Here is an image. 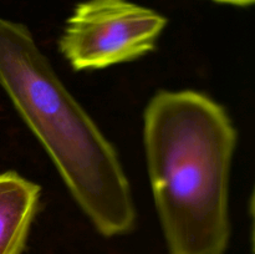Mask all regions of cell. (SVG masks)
Masks as SVG:
<instances>
[{
	"instance_id": "3957f363",
	"label": "cell",
	"mask_w": 255,
	"mask_h": 254,
	"mask_svg": "<svg viewBox=\"0 0 255 254\" xmlns=\"http://www.w3.org/2000/svg\"><path fill=\"white\" fill-rule=\"evenodd\" d=\"M167 19L128 0H86L75 6L59 40L77 71L133 61L156 49Z\"/></svg>"
},
{
	"instance_id": "277c9868",
	"label": "cell",
	"mask_w": 255,
	"mask_h": 254,
	"mask_svg": "<svg viewBox=\"0 0 255 254\" xmlns=\"http://www.w3.org/2000/svg\"><path fill=\"white\" fill-rule=\"evenodd\" d=\"M41 188L16 172L0 174V254H21Z\"/></svg>"
},
{
	"instance_id": "5b68a950",
	"label": "cell",
	"mask_w": 255,
	"mask_h": 254,
	"mask_svg": "<svg viewBox=\"0 0 255 254\" xmlns=\"http://www.w3.org/2000/svg\"><path fill=\"white\" fill-rule=\"evenodd\" d=\"M218 2H224V4L237 5V6H249L254 2V0H214Z\"/></svg>"
},
{
	"instance_id": "6da1fadb",
	"label": "cell",
	"mask_w": 255,
	"mask_h": 254,
	"mask_svg": "<svg viewBox=\"0 0 255 254\" xmlns=\"http://www.w3.org/2000/svg\"><path fill=\"white\" fill-rule=\"evenodd\" d=\"M143 141L169 254H224L237 146L224 107L192 90L157 92L144 110Z\"/></svg>"
},
{
	"instance_id": "7a4b0ae2",
	"label": "cell",
	"mask_w": 255,
	"mask_h": 254,
	"mask_svg": "<svg viewBox=\"0 0 255 254\" xmlns=\"http://www.w3.org/2000/svg\"><path fill=\"white\" fill-rule=\"evenodd\" d=\"M0 85L95 228L105 237L131 232L136 208L114 144L62 84L30 30L2 17Z\"/></svg>"
}]
</instances>
